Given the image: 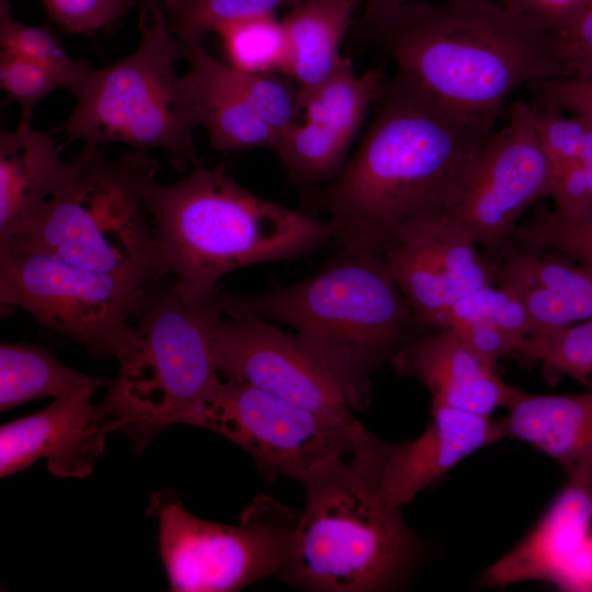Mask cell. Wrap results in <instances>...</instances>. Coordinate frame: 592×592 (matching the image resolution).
<instances>
[{"mask_svg":"<svg viewBox=\"0 0 592 592\" xmlns=\"http://www.w3.org/2000/svg\"><path fill=\"white\" fill-rule=\"evenodd\" d=\"M197 426L242 448L266 477L300 482L353 454L367 431L286 402L242 382L226 379Z\"/></svg>","mask_w":592,"mask_h":592,"instance_id":"11","label":"cell"},{"mask_svg":"<svg viewBox=\"0 0 592 592\" xmlns=\"http://www.w3.org/2000/svg\"><path fill=\"white\" fill-rule=\"evenodd\" d=\"M554 36L562 77L592 76V1L568 27Z\"/></svg>","mask_w":592,"mask_h":592,"instance_id":"37","label":"cell"},{"mask_svg":"<svg viewBox=\"0 0 592 592\" xmlns=\"http://www.w3.org/2000/svg\"><path fill=\"white\" fill-rule=\"evenodd\" d=\"M527 88L538 110L570 112L592 119V76L550 78Z\"/></svg>","mask_w":592,"mask_h":592,"instance_id":"36","label":"cell"},{"mask_svg":"<svg viewBox=\"0 0 592 592\" xmlns=\"http://www.w3.org/2000/svg\"><path fill=\"white\" fill-rule=\"evenodd\" d=\"M452 321H479L499 327L522 339L534 331L524 305L512 293L493 284L482 287L454 304L444 315L440 327Z\"/></svg>","mask_w":592,"mask_h":592,"instance_id":"31","label":"cell"},{"mask_svg":"<svg viewBox=\"0 0 592 592\" xmlns=\"http://www.w3.org/2000/svg\"><path fill=\"white\" fill-rule=\"evenodd\" d=\"M496 285L512 293L524 305L535 328L533 333L592 318V305L579 298L516 280L500 281Z\"/></svg>","mask_w":592,"mask_h":592,"instance_id":"33","label":"cell"},{"mask_svg":"<svg viewBox=\"0 0 592 592\" xmlns=\"http://www.w3.org/2000/svg\"><path fill=\"white\" fill-rule=\"evenodd\" d=\"M384 83L379 68L356 75L352 60L342 56L322 84L298 95L305 122L286 133L275 151L294 183L314 185L331 181L338 174Z\"/></svg>","mask_w":592,"mask_h":592,"instance_id":"16","label":"cell"},{"mask_svg":"<svg viewBox=\"0 0 592 592\" xmlns=\"http://www.w3.org/2000/svg\"><path fill=\"white\" fill-rule=\"evenodd\" d=\"M0 86L8 99L19 104L21 117H32L36 104L48 94L71 88L69 80L47 67L1 54Z\"/></svg>","mask_w":592,"mask_h":592,"instance_id":"34","label":"cell"},{"mask_svg":"<svg viewBox=\"0 0 592 592\" xmlns=\"http://www.w3.org/2000/svg\"><path fill=\"white\" fill-rule=\"evenodd\" d=\"M522 581L592 591V465L568 471L566 485L535 527L478 578L488 589Z\"/></svg>","mask_w":592,"mask_h":592,"instance_id":"15","label":"cell"},{"mask_svg":"<svg viewBox=\"0 0 592 592\" xmlns=\"http://www.w3.org/2000/svg\"><path fill=\"white\" fill-rule=\"evenodd\" d=\"M146 205L166 274L190 300L216 295L230 272L294 260L332 239L328 221L253 194L224 166L200 164L172 184L153 181Z\"/></svg>","mask_w":592,"mask_h":592,"instance_id":"5","label":"cell"},{"mask_svg":"<svg viewBox=\"0 0 592 592\" xmlns=\"http://www.w3.org/2000/svg\"><path fill=\"white\" fill-rule=\"evenodd\" d=\"M148 509L158 520L160 557L175 592H235L281 576L299 517L270 496L254 499L238 525L202 520L170 492L155 493Z\"/></svg>","mask_w":592,"mask_h":592,"instance_id":"9","label":"cell"},{"mask_svg":"<svg viewBox=\"0 0 592 592\" xmlns=\"http://www.w3.org/2000/svg\"><path fill=\"white\" fill-rule=\"evenodd\" d=\"M591 1L501 0V3L556 34L568 27Z\"/></svg>","mask_w":592,"mask_h":592,"instance_id":"39","label":"cell"},{"mask_svg":"<svg viewBox=\"0 0 592 592\" xmlns=\"http://www.w3.org/2000/svg\"><path fill=\"white\" fill-rule=\"evenodd\" d=\"M322 207L340 248L382 254L405 224L443 215L467 192L493 127L437 101L396 72Z\"/></svg>","mask_w":592,"mask_h":592,"instance_id":"1","label":"cell"},{"mask_svg":"<svg viewBox=\"0 0 592 592\" xmlns=\"http://www.w3.org/2000/svg\"><path fill=\"white\" fill-rule=\"evenodd\" d=\"M84 390L55 398L46 408L0 428V477L47 459L48 470L61 478L88 476L102 455L106 432Z\"/></svg>","mask_w":592,"mask_h":592,"instance_id":"17","label":"cell"},{"mask_svg":"<svg viewBox=\"0 0 592 592\" xmlns=\"http://www.w3.org/2000/svg\"><path fill=\"white\" fill-rule=\"evenodd\" d=\"M394 368L424 385L431 405L485 417L509 409L525 391L505 383L496 368L473 352L451 329H430L391 361Z\"/></svg>","mask_w":592,"mask_h":592,"instance_id":"19","label":"cell"},{"mask_svg":"<svg viewBox=\"0 0 592 592\" xmlns=\"http://www.w3.org/2000/svg\"><path fill=\"white\" fill-rule=\"evenodd\" d=\"M362 0H299L282 20L289 57L285 75L298 95L322 84L338 67L341 42Z\"/></svg>","mask_w":592,"mask_h":592,"instance_id":"22","label":"cell"},{"mask_svg":"<svg viewBox=\"0 0 592 592\" xmlns=\"http://www.w3.org/2000/svg\"><path fill=\"white\" fill-rule=\"evenodd\" d=\"M217 369L286 402L354 426L343 390L325 365L296 337L252 315L223 320L217 341Z\"/></svg>","mask_w":592,"mask_h":592,"instance_id":"13","label":"cell"},{"mask_svg":"<svg viewBox=\"0 0 592 592\" xmlns=\"http://www.w3.org/2000/svg\"><path fill=\"white\" fill-rule=\"evenodd\" d=\"M149 287L91 270L47 251L0 247V303L94 356L125 353Z\"/></svg>","mask_w":592,"mask_h":592,"instance_id":"10","label":"cell"},{"mask_svg":"<svg viewBox=\"0 0 592 592\" xmlns=\"http://www.w3.org/2000/svg\"><path fill=\"white\" fill-rule=\"evenodd\" d=\"M532 121L553 171L592 159V119L533 107Z\"/></svg>","mask_w":592,"mask_h":592,"instance_id":"32","label":"cell"},{"mask_svg":"<svg viewBox=\"0 0 592 592\" xmlns=\"http://www.w3.org/2000/svg\"><path fill=\"white\" fill-rule=\"evenodd\" d=\"M517 354L538 363L550 376H569L590 386L592 382V318L582 322L535 332Z\"/></svg>","mask_w":592,"mask_h":592,"instance_id":"29","label":"cell"},{"mask_svg":"<svg viewBox=\"0 0 592 592\" xmlns=\"http://www.w3.org/2000/svg\"><path fill=\"white\" fill-rule=\"evenodd\" d=\"M511 240L527 249L565 254L592 269V207L576 213L539 207L516 225Z\"/></svg>","mask_w":592,"mask_h":592,"instance_id":"28","label":"cell"},{"mask_svg":"<svg viewBox=\"0 0 592 592\" xmlns=\"http://www.w3.org/2000/svg\"><path fill=\"white\" fill-rule=\"evenodd\" d=\"M386 442L368 430L353 454L305 481L292 557L281 577L312 592H386L405 588L425 560L426 543L402 509L382 497Z\"/></svg>","mask_w":592,"mask_h":592,"instance_id":"4","label":"cell"},{"mask_svg":"<svg viewBox=\"0 0 592 592\" xmlns=\"http://www.w3.org/2000/svg\"><path fill=\"white\" fill-rule=\"evenodd\" d=\"M163 0H137V5L140 9H150L155 5H160Z\"/></svg>","mask_w":592,"mask_h":592,"instance_id":"41","label":"cell"},{"mask_svg":"<svg viewBox=\"0 0 592 592\" xmlns=\"http://www.w3.org/2000/svg\"><path fill=\"white\" fill-rule=\"evenodd\" d=\"M226 56L230 66L247 72L285 73L289 49L282 20L275 14L258 15L221 29Z\"/></svg>","mask_w":592,"mask_h":592,"instance_id":"27","label":"cell"},{"mask_svg":"<svg viewBox=\"0 0 592 592\" xmlns=\"http://www.w3.org/2000/svg\"><path fill=\"white\" fill-rule=\"evenodd\" d=\"M138 25L134 53L105 68L89 66L71 88L76 105L65 137L95 147L160 149L183 174L200 166L193 139L198 125L175 67L185 47L169 31L161 5L140 9Z\"/></svg>","mask_w":592,"mask_h":592,"instance_id":"8","label":"cell"},{"mask_svg":"<svg viewBox=\"0 0 592 592\" xmlns=\"http://www.w3.org/2000/svg\"><path fill=\"white\" fill-rule=\"evenodd\" d=\"M406 300L430 329L469 294L493 284L478 246L443 214L411 220L382 253Z\"/></svg>","mask_w":592,"mask_h":592,"instance_id":"14","label":"cell"},{"mask_svg":"<svg viewBox=\"0 0 592 592\" xmlns=\"http://www.w3.org/2000/svg\"><path fill=\"white\" fill-rule=\"evenodd\" d=\"M48 16L71 34L92 35L115 29L137 0H42Z\"/></svg>","mask_w":592,"mask_h":592,"instance_id":"35","label":"cell"},{"mask_svg":"<svg viewBox=\"0 0 592 592\" xmlns=\"http://www.w3.org/2000/svg\"><path fill=\"white\" fill-rule=\"evenodd\" d=\"M413 1L417 0H362V3L364 4V13H368Z\"/></svg>","mask_w":592,"mask_h":592,"instance_id":"40","label":"cell"},{"mask_svg":"<svg viewBox=\"0 0 592 592\" xmlns=\"http://www.w3.org/2000/svg\"><path fill=\"white\" fill-rule=\"evenodd\" d=\"M358 31L398 73L491 127L519 87L562 77L554 34L492 0L413 1L363 13Z\"/></svg>","mask_w":592,"mask_h":592,"instance_id":"2","label":"cell"},{"mask_svg":"<svg viewBox=\"0 0 592 592\" xmlns=\"http://www.w3.org/2000/svg\"><path fill=\"white\" fill-rule=\"evenodd\" d=\"M189 70L183 90L198 126L205 128L209 146L224 152L252 149L276 151L280 137L238 95L214 78L192 55L185 53Z\"/></svg>","mask_w":592,"mask_h":592,"instance_id":"23","label":"cell"},{"mask_svg":"<svg viewBox=\"0 0 592 592\" xmlns=\"http://www.w3.org/2000/svg\"><path fill=\"white\" fill-rule=\"evenodd\" d=\"M299 0H163L169 31L182 43L203 42L235 22L293 7Z\"/></svg>","mask_w":592,"mask_h":592,"instance_id":"26","label":"cell"},{"mask_svg":"<svg viewBox=\"0 0 592 592\" xmlns=\"http://www.w3.org/2000/svg\"><path fill=\"white\" fill-rule=\"evenodd\" d=\"M185 52L194 56L220 83L244 101L281 138L298 124V86L282 72H247L213 57L203 42L183 43ZM280 144V143H278Z\"/></svg>","mask_w":592,"mask_h":592,"instance_id":"25","label":"cell"},{"mask_svg":"<svg viewBox=\"0 0 592 592\" xmlns=\"http://www.w3.org/2000/svg\"><path fill=\"white\" fill-rule=\"evenodd\" d=\"M112 379L72 369L32 343L0 344V411L38 398L96 391Z\"/></svg>","mask_w":592,"mask_h":592,"instance_id":"24","label":"cell"},{"mask_svg":"<svg viewBox=\"0 0 592 592\" xmlns=\"http://www.w3.org/2000/svg\"><path fill=\"white\" fill-rule=\"evenodd\" d=\"M431 419L412 441L387 443L380 469V493L403 509L421 491L475 452L506 437L501 419L431 405Z\"/></svg>","mask_w":592,"mask_h":592,"instance_id":"18","label":"cell"},{"mask_svg":"<svg viewBox=\"0 0 592 592\" xmlns=\"http://www.w3.org/2000/svg\"><path fill=\"white\" fill-rule=\"evenodd\" d=\"M451 329L473 352L497 368L500 360L517 354L524 339L479 321H452Z\"/></svg>","mask_w":592,"mask_h":592,"instance_id":"38","label":"cell"},{"mask_svg":"<svg viewBox=\"0 0 592 592\" xmlns=\"http://www.w3.org/2000/svg\"><path fill=\"white\" fill-rule=\"evenodd\" d=\"M532 113L524 102L511 105L509 123L489 139L464 197L444 214L488 254L502 248L526 208L549 193L551 164Z\"/></svg>","mask_w":592,"mask_h":592,"instance_id":"12","label":"cell"},{"mask_svg":"<svg viewBox=\"0 0 592 592\" xmlns=\"http://www.w3.org/2000/svg\"><path fill=\"white\" fill-rule=\"evenodd\" d=\"M224 314L219 293L190 300L173 285L149 287L119 372L96 406L102 429L125 433L138 452L167 426H197L221 384L216 353Z\"/></svg>","mask_w":592,"mask_h":592,"instance_id":"6","label":"cell"},{"mask_svg":"<svg viewBox=\"0 0 592 592\" xmlns=\"http://www.w3.org/2000/svg\"><path fill=\"white\" fill-rule=\"evenodd\" d=\"M0 47L1 55L23 58L56 71L70 81L71 88L89 67L68 54L49 31L19 22L9 0H0Z\"/></svg>","mask_w":592,"mask_h":592,"instance_id":"30","label":"cell"},{"mask_svg":"<svg viewBox=\"0 0 592 592\" xmlns=\"http://www.w3.org/2000/svg\"><path fill=\"white\" fill-rule=\"evenodd\" d=\"M159 162L132 149L117 159L83 145L44 210L0 244L57 254L81 266L151 287L166 275L146 205Z\"/></svg>","mask_w":592,"mask_h":592,"instance_id":"7","label":"cell"},{"mask_svg":"<svg viewBox=\"0 0 592 592\" xmlns=\"http://www.w3.org/2000/svg\"><path fill=\"white\" fill-rule=\"evenodd\" d=\"M502 418L506 437L519 439L567 473L592 465V382L579 395L525 392Z\"/></svg>","mask_w":592,"mask_h":592,"instance_id":"21","label":"cell"},{"mask_svg":"<svg viewBox=\"0 0 592 592\" xmlns=\"http://www.w3.org/2000/svg\"><path fill=\"white\" fill-rule=\"evenodd\" d=\"M583 164H584V170H585V173H587L589 186H590V190H591V193H592V159L583 162Z\"/></svg>","mask_w":592,"mask_h":592,"instance_id":"42","label":"cell"},{"mask_svg":"<svg viewBox=\"0 0 592 592\" xmlns=\"http://www.w3.org/2000/svg\"><path fill=\"white\" fill-rule=\"evenodd\" d=\"M53 137L21 117L0 134V244L25 229L49 204L68 173Z\"/></svg>","mask_w":592,"mask_h":592,"instance_id":"20","label":"cell"},{"mask_svg":"<svg viewBox=\"0 0 592 592\" xmlns=\"http://www.w3.org/2000/svg\"><path fill=\"white\" fill-rule=\"evenodd\" d=\"M220 298L227 316L252 315L293 328L353 410L367 405L376 373L430 330L382 254L345 248L295 284L249 296L223 293Z\"/></svg>","mask_w":592,"mask_h":592,"instance_id":"3","label":"cell"}]
</instances>
